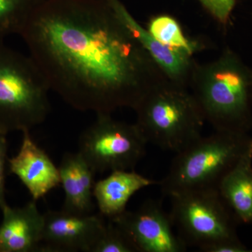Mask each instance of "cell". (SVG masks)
<instances>
[{"instance_id": "cell-17", "label": "cell", "mask_w": 252, "mask_h": 252, "mask_svg": "<svg viewBox=\"0 0 252 252\" xmlns=\"http://www.w3.org/2000/svg\"><path fill=\"white\" fill-rule=\"evenodd\" d=\"M43 0H0V36L21 34L28 20Z\"/></svg>"}, {"instance_id": "cell-11", "label": "cell", "mask_w": 252, "mask_h": 252, "mask_svg": "<svg viewBox=\"0 0 252 252\" xmlns=\"http://www.w3.org/2000/svg\"><path fill=\"white\" fill-rule=\"evenodd\" d=\"M169 79L189 88L196 62L191 55L163 45L142 27L120 0H107Z\"/></svg>"}, {"instance_id": "cell-2", "label": "cell", "mask_w": 252, "mask_h": 252, "mask_svg": "<svg viewBox=\"0 0 252 252\" xmlns=\"http://www.w3.org/2000/svg\"><path fill=\"white\" fill-rule=\"evenodd\" d=\"M189 89L215 131L248 134L252 127V68L226 48L194 69Z\"/></svg>"}, {"instance_id": "cell-20", "label": "cell", "mask_w": 252, "mask_h": 252, "mask_svg": "<svg viewBox=\"0 0 252 252\" xmlns=\"http://www.w3.org/2000/svg\"><path fill=\"white\" fill-rule=\"evenodd\" d=\"M6 134L0 132V209H3L8 204L6 201V190H5V172H6L7 158V140Z\"/></svg>"}, {"instance_id": "cell-16", "label": "cell", "mask_w": 252, "mask_h": 252, "mask_svg": "<svg viewBox=\"0 0 252 252\" xmlns=\"http://www.w3.org/2000/svg\"><path fill=\"white\" fill-rule=\"evenodd\" d=\"M147 31L159 42L168 47L182 50L191 56L198 49L197 43L188 39L178 22L168 15L152 18Z\"/></svg>"}, {"instance_id": "cell-1", "label": "cell", "mask_w": 252, "mask_h": 252, "mask_svg": "<svg viewBox=\"0 0 252 252\" xmlns=\"http://www.w3.org/2000/svg\"><path fill=\"white\" fill-rule=\"evenodd\" d=\"M20 35L51 90L82 112L135 109L167 77L107 0H43Z\"/></svg>"}, {"instance_id": "cell-5", "label": "cell", "mask_w": 252, "mask_h": 252, "mask_svg": "<svg viewBox=\"0 0 252 252\" xmlns=\"http://www.w3.org/2000/svg\"><path fill=\"white\" fill-rule=\"evenodd\" d=\"M44 74L31 57L0 45V129L5 134L31 130L49 114Z\"/></svg>"}, {"instance_id": "cell-10", "label": "cell", "mask_w": 252, "mask_h": 252, "mask_svg": "<svg viewBox=\"0 0 252 252\" xmlns=\"http://www.w3.org/2000/svg\"><path fill=\"white\" fill-rule=\"evenodd\" d=\"M22 132L19 151L8 159V165L10 172L22 182L32 200L37 201L61 185L59 167L33 140L30 130Z\"/></svg>"}, {"instance_id": "cell-12", "label": "cell", "mask_w": 252, "mask_h": 252, "mask_svg": "<svg viewBox=\"0 0 252 252\" xmlns=\"http://www.w3.org/2000/svg\"><path fill=\"white\" fill-rule=\"evenodd\" d=\"M0 252H41L44 215L36 200L21 207L6 205L1 209Z\"/></svg>"}, {"instance_id": "cell-13", "label": "cell", "mask_w": 252, "mask_h": 252, "mask_svg": "<svg viewBox=\"0 0 252 252\" xmlns=\"http://www.w3.org/2000/svg\"><path fill=\"white\" fill-rule=\"evenodd\" d=\"M59 170L64 192L62 210L77 215L91 214L95 172L78 152L64 154Z\"/></svg>"}, {"instance_id": "cell-21", "label": "cell", "mask_w": 252, "mask_h": 252, "mask_svg": "<svg viewBox=\"0 0 252 252\" xmlns=\"http://www.w3.org/2000/svg\"><path fill=\"white\" fill-rule=\"evenodd\" d=\"M200 251L205 252H249V250L239 239L236 240H222L205 245L199 249Z\"/></svg>"}, {"instance_id": "cell-8", "label": "cell", "mask_w": 252, "mask_h": 252, "mask_svg": "<svg viewBox=\"0 0 252 252\" xmlns=\"http://www.w3.org/2000/svg\"><path fill=\"white\" fill-rule=\"evenodd\" d=\"M124 230L137 252H183L185 242L175 233L170 213L160 202L148 200L135 211L111 220Z\"/></svg>"}, {"instance_id": "cell-14", "label": "cell", "mask_w": 252, "mask_h": 252, "mask_svg": "<svg viewBox=\"0 0 252 252\" xmlns=\"http://www.w3.org/2000/svg\"><path fill=\"white\" fill-rule=\"evenodd\" d=\"M158 185L133 170H115L106 178L94 183V197L99 214L114 220L126 211V206L132 195L149 186Z\"/></svg>"}, {"instance_id": "cell-4", "label": "cell", "mask_w": 252, "mask_h": 252, "mask_svg": "<svg viewBox=\"0 0 252 252\" xmlns=\"http://www.w3.org/2000/svg\"><path fill=\"white\" fill-rule=\"evenodd\" d=\"M252 143L248 134L215 131L207 137L201 136L176 153L167 175L158 182L162 195L217 190Z\"/></svg>"}, {"instance_id": "cell-15", "label": "cell", "mask_w": 252, "mask_h": 252, "mask_svg": "<svg viewBox=\"0 0 252 252\" xmlns=\"http://www.w3.org/2000/svg\"><path fill=\"white\" fill-rule=\"evenodd\" d=\"M217 190L238 223H252V143Z\"/></svg>"}, {"instance_id": "cell-19", "label": "cell", "mask_w": 252, "mask_h": 252, "mask_svg": "<svg viewBox=\"0 0 252 252\" xmlns=\"http://www.w3.org/2000/svg\"><path fill=\"white\" fill-rule=\"evenodd\" d=\"M217 22L226 26L236 5L237 0H198Z\"/></svg>"}, {"instance_id": "cell-3", "label": "cell", "mask_w": 252, "mask_h": 252, "mask_svg": "<svg viewBox=\"0 0 252 252\" xmlns=\"http://www.w3.org/2000/svg\"><path fill=\"white\" fill-rule=\"evenodd\" d=\"M136 126L148 143L177 153L200 138L205 119L189 88L166 77L134 109Z\"/></svg>"}, {"instance_id": "cell-18", "label": "cell", "mask_w": 252, "mask_h": 252, "mask_svg": "<svg viewBox=\"0 0 252 252\" xmlns=\"http://www.w3.org/2000/svg\"><path fill=\"white\" fill-rule=\"evenodd\" d=\"M91 252H137L122 228L109 220Z\"/></svg>"}, {"instance_id": "cell-23", "label": "cell", "mask_w": 252, "mask_h": 252, "mask_svg": "<svg viewBox=\"0 0 252 252\" xmlns=\"http://www.w3.org/2000/svg\"></svg>"}, {"instance_id": "cell-6", "label": "cell", "mask_w": 252, "mask_h": 252, "mask_svg": "<svg viewBox=\"0 0 252 252\" xmlns=\"http://www.w3.org/2000/svg\"><path fill=\"white\" fill-rule=\"evenodd\" d=\"M170 198L172 223L187 247L200 249L222 240L239 239L238 221L217 190H190Z\"/></svg>"}, {"instance_id": "cell-9", "label": "cell", "mask_w": 252, "mask_h": 252, "mask_svg": "<svg viewBox=\"0 0 252 252\" xmlns=\"http://www.w3.org/2000/svg\"><path fill=\"white\" fill-rule=\"evenodd\" d=\"M106 224L101 215L49 210L44 214L41 252H91Z\"/></svg>"}, {"instance_id": "cell-7", "label": "cell", "mask_w": 252, "mask_h": 252, "mask_svg": "<svg viewBox=\"0 0 252 252\" xmlns=\"http://www.w3.org/2000/svg\"><path fill=\"white\" fill-rule=\"evenodd\" d=\"M147 144L135 124L100 113L79 137L78 152L95 174L133 170L145 156Z\"/></svg>"}, {"instance_id": "cell-22", "label": "cell", "mask_w": 252, "mask_h": 252, "mask_svg": "<svg viewBox=\"0 0 252 252\" xmlns=\"http://www.w3.org/2000/svg\"><path fill=\"white\" fill-rule=\"evenodd\" d=\"M0 132H3L1 130V129H0Z\"/></svg>"}]
</instances>
